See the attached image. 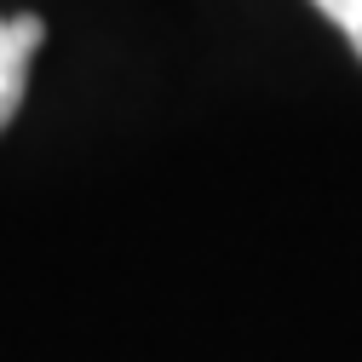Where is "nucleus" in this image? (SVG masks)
<instances>
[{
  "label": "nucleus",
  "instance_id": "obj_2",
  "mask_svg": "<svg viewBox=\"0 0 362 362\" xmlns=\"http://www.w3.org/2000/svg\"><path fill=\"white\" fill-rule=\"evenodd\" d=\"M310 6L316 12H322L345 40H351V52L362 58V0H310Z\"/></svg>",
  "mask_w": 362,
  "mask_h": 362
},
{
  "label": "nucleus",
  "instance_id": "obj_1",
  "mask_svg": "<svg viewBox=\"0 0 362 362\" xmlns=\"http://www.w3.org/2000/svg\"><path fill=\"white\" fill-rule=\"evenodd\" d=\"M40 35H47L40 18H0V132H6V121H12L18 104H23L29 58H35V47H40Z\"/></svg>",
  "mask_w": 362,
  "mask_h": 362
}]
</instances>
